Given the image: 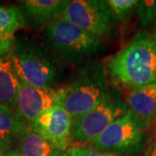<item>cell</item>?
Returning <instances> with one entry per match:
<instances>
[{"label": "cell", "mask_w": 156, "mask_h": 156, "mask_svg": "<svg viewBox=\"0 0 156 156\" xmlns=\"http://www.w3.org/2000/svg\"><path fill=\"white\" fill-rule=\"evenodd\" d=\"M62 18L100 38L109 37L117 22L108 2L101 0L67 1Z\"/></svg>", "instance_id": "obj_7"}, {"label": "cell", "mask_w": 156, "mask_h": 156, "mask_svg": "<svg viewBox=\"0 0 156 156\" xmlns=\"http://www.w3.org/2000/svg\"><path fill=\"white\" fill-rule=\"evenodd\" d=\"M108 69L113 80L130 89L156 83V38L147 32L136 34Z\"/></svg>", "instance_id": "obj_1"}, {"label": "cell", "mask_w": 156, "mask_h": 156, "mask_svg": "<svg viewBox=\"0 0 156 156\" xmlns=\"http://www.w3.org/2000/svg\"><path fill=\"white\" fill-rule=\"evenodd\" d=\"M57 91L58 102L73 118L87 114L110 91L106 69L98 62L89 63L71 83Z\"/></svg>", "instance_id": "obj_2"}, {"label": "cell", "mask_w": 156, "mask_h": 156, "mask_svg": "<svg viewBox=\"0 0 156 156\" xmlns=\"http://www.w3.org/2000/svg\"><path fill=\"white\" fill-rule=\"evenodd\" d=\"M144 156H156V131L148 138Z\"/></svg>", "instance_id": "obj_20"}, {"label": "cell", "mask_w": 156, "mask_h": 156, "mask_svg": "<svg viewBox=\"0 0 156 156\" xmlns=\"http://www.w3.org/2000/svg\"><path fill=\"white\" fill-rule=\"evenodd\" d=\"M136 12L140 26L144 29L148 28L156 21V0L139 1Z\"/></svg>", "instance_id": "obj_16"}, {"label": "cell", "mask_w": 156, "mask_h": 156, "mask_svg": "<svg viewBox=\"0 0 156 156\" xmlns=\"http://www.w3.org/2000/svg\"><path fill=\"white\" fill-rule=\"evenodd\" d=\"M65 0H25L23 1V15L37 26L50 24L61 18Z\"/></svg>", "instance_id": "obj_11"}, {"label": "cell", "mask_w": 156, "mask_h": 156, "mask_svg": "<svg viewBox=\"0 0 156 156\" xmlns=\"http://www.w3.org/2000/svg\"><path fill=\"white\" fill-rule=\"evenodd\" d=\"M128 110V105L116 90L112 89L105 99L87 114L75 117L71 140L93 143L117 119Z\"/></svg>", "instance_id": "obj_6"}, {"label": "cell", "mask_w": 156, "mask_h": 156, "mask_svg": "<svg viewBox=\"0 0 156 156\" xmlns=\"http://www.w3.org/2000/svg\"><path fill=\"white\" fill-rule=\"evenodd\" d=\"M7 150H8V148L0 143V154H1L2 153H4V152H5V151H7Z\"/></svg>", "instance_id": "obj_23"}, {"label": "cell", "mask_w": 156, "mask_h": 156, "mask_svg": "<svg viewBox=\"0 0 156 156\" xmlns=\"http://www.w3.org/2000/svg\"><path fill=\"white\" fill-rule=\"evenodd\" d=\"M73 117L59 102L44 112L30 128L44 136L62 152L67 150L71 141Z\"/></svg>", "instance_id": "obj_8"}, {"label": "cell", "mask_w": 156, "mask_h": 156, "mask_svg": "<svg viewBox=\"0 0 156 156\" xmlns=\"http://www.w3.org/2000/svg\"><path fill=\"white\" fill-rule=\"evenodd\" d=\"M107 2L119 22H124L128 19L132 11L139 4L137 0H108Z\"/></svg>", "instance_id": "obj_17"}, {"label": "cell", "mask_w": 156, "mask_h": 156, "mask_svg": "<svg viewBox=\"0 0 156 156\" xmlns=\"http://www.w3.org/2000/svg\"><path fill=\"white\" fill-rule=\"evenodd\" d=\"M125 102L147 122H154L156 120V83L130 89Z\"/></svg>", "instance_id": "obj_10"}, {"label": "cell", "mask_w": 156, "mask_h": 156, "mask_svg": "<svg viewBox=\"0 0 156 156\" xmlns=\"http://www.w3.org/2000/svg\"><path fill=\"white\" fill-rule=\"evenodd\" d=\"M58 102V91L52 88H37L21 82L16 111L30 128L44 112Z\"/></svg>", "instance_id": "obj_9"}, {"label": "cell", "mask_w": 156, "mask_h": 156, "mask_svg": "<svg viewBox=\"0 0 156 156\" xmlns=\"http://www.w3.org/2000/svg\"><path fill=\"white\" fill-rule=\"evenodd\" d=\"M44 37L53 49L70 62L83 61L105 49L101 38L84 31L62 17L46 26Z\"/></svg>", "instance_id": "obj_4"}, {"label": "cell", "mask_w": 156, "mask_h": 156, "mask_svg": "<svg viewBox=\"0 0 156 156\" xmlns=\"http://www.w3.org/2000/svg\"><path fill=\"white\" fill-rule=\"evenodd\" d=\"M69 156H118L108 152L99 150L89 146H75L69 151Z\"/></svg>", "instance_id": "obj_18"}, {"label": "cell", "mask_w": 156, "mask_h": 156, "mask_svg": "<svg viewBox=\"0 0 156 156\" xmlns=\"http://www.w3.org/2000/svg\"><path fill=\"white\" fill-rule=\"evenodd\" d=\"M150 123L128 108L92 143L93 147L114 154L134 155L143 150Z\"/></svg>", "instance_id": "obj_5"}, {"label": "cell", "mask_w": 156, "mask_h": 156, "mask_svg": "<svg viewBox=\"0 0 156 156\" xmlns=\"http://www.w3.org/2000/svg\"><path fill=\"white\" fill-rule=\"evenodd\" d=\"M18 140L19 152L22 156H61L65 153L57 149L44 136L30 128Z\"/></svg>", "instance_id": "obj_14"}, {"label": "cell", "mask_w": 156, "mask_h": 156, "mask_svg": "<svg viewBox=\"0 0 156 156\" xmlns=\"http://www.w3.org/2000/svg\"><path fill=\"white\" fill-rule=\"evenodd\" d=\"M29 126L14 109L0 105V143L9 148L14 140L29 129Z\"/></svg>", "instance_id": "obj_13"}, {"label": "cell", "mask_w": 156, "mask_h": 156, "mask_svg": "<svg viewBox=\"0 0 156 156\" xmlns=\"http://www.w3.org/2000/svg\"><path fill=\"white\" fill-rule=\"evenodd\" d=\"M20 83L10 55L0 56V105L16 110Z\"/></svg>", "instance_id": "obj_12"}, {"label": "cell", "mask_w": 156, "mask_h": 156, "mask_svg": "<svg viewBox=\"0 0 156 156\" xmlns=\"http://www.w3.org/2000/svg\"><path fill=\"white\" fill-rule=\"evenodd\" d=\"M0 156H22L19 150H7L2 153Z\"/></svg>", "instance_id": "obj_21"}, {"label": "cell", "mask_w": 156, "mask_h": 156, "mask_svg": "<svg viewBox=\"0 0 156 156\" xmlns=\"http://www.w3.org/2000/svg\"><path fill=\"white\" fill-rule=\"evenodd\" d=\"M152 30H153V31H152V33L151 34H152V35H153V36H154V37L156 38V21L155 23L153 24V29H152Z\"/></svg>", "instance_id": "obj_22"}, {"label": "cell", "mask_w": 156, "mask_h": 156, "mask_svg": "<svg viewBox=\"0 0 156 156\" xmlns=\"http://www.w3.org/2000/svg\"><path fill=\"white\" fill-rule=\"evenodd\" d=\"M13 40H14L13 37L0 36V56L9 55L13 44Z\"/></svg>", "instance_id": "obj_19"}, {"label": "cell", "mask_w": 156, "mask_h": 156, "mask_svg": "<svg viewBox=\"0 0 156 156\" xmlns=\"http://www.w3.org/2000/svg\"><path fill=\"white\" fill-rule=\"evenodd\" d=\"M61 156H69V154H66V153H64V154H62V155H61Z\"/></svg>", "instance_id": "obj_24"}, {"label": "cell", "mask_w": 156, "mask_h": 156, "mask_svg": "<svg viewBox=\"0 0 156 156\" xmlns=\"http://www.w3.org/2000/svg\"><path fill=\"white\" fill-rule=\"evenodd\" d=\"M26 17L16 6L0 7V36L13 37L15 32L24 27Z\"/></svg>", "instance_id": "obj_15"}, {"label": "cell", "mask_w": 156, "mask_h": 156, "mask_svg": "<svg viewBox=\"0 0 156 156\" xmlns=\"http://www.w3.org/2000/svg\"><path fill=\"white\" fill-rule=\"evenodd\" d=\"M20 81L37 88H51L58 69L47 48L26 37L13 40L9 53Z\"/></svg>", "instance_id": "obj_3"}]
</instances>
